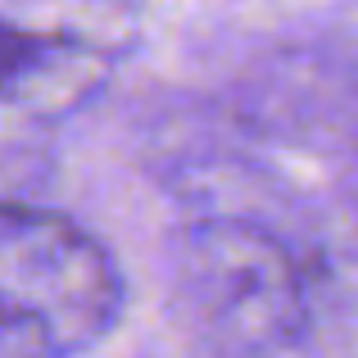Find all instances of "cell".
I'll list each match as a JSON object with an SVG mask.
<instances>
[{"mask_svg":"<svg viewBox=\"0 0 358 358\" xmlns=\"http://www.w3.org/2000/svg\"><path fill=\"white\" fill-rule=\"evenodd\" d=\"M122 272L87 227L32 200H0V350L73 358L114 331Z\"/></svg>","mask_w":358,"mask_h":358,"instance_id":"1","label":"cell"},{"mask_svg":"<svg viewBox=\"0 0 358 358\" xmlns=\"http://www.w3.org/2000/svg\"><path fill=\"white\" fill-rule=\"evenodd\" d=\"M177 299L222 358H272L308 322V286L295 254L241 218L186 227L177 245Z\"/></svg>","mask_w":358,"mask_h":358,"instance_id":"2","label":"cell"},{"mask_svg":"<svg viewBox=\"0 0 358 358\" xmlns=\"http://www.w3.org/2000/svg\"><path fill=\"white\" fill-rule=\"evenodd\" d=\"M45 168L41 118L0 105V200H27V186Z\"/></svg>","mask_w":358,"mask_h":358,"instance_id":"4","label":"cell"},{"mask_svg":"<svg viewBox=\"0 0 358 358\" xmlns=\"http://www.w3.org/2000/svg\"><path fill=\"white\" fill-rule=\"evenodd\" d=\"M131 27L127 0H0V105L32 118L78 109Z\"/></svg>","mask_w":358,"mask_h":358,"instance_id":"3","label":"cell"}]
</instances>
